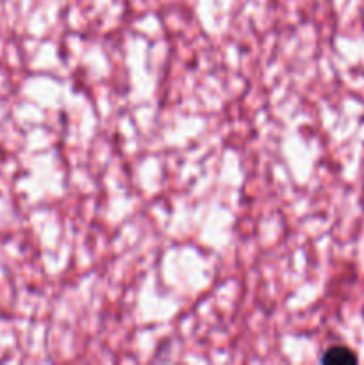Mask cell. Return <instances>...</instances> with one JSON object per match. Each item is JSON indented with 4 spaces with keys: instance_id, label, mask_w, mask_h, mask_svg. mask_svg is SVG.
I'll list each match as a JSON object with an SVG mask.
<instances>
[{
    "instance_id": "1",
    "label": "cell",
    "mask_w": 364,
    "mask_h": 365,
    "mask_svg": "<svg viewBox=\"0 0 364 365\" xmlns=\"http://www.w3.org/2000/svg\"><path fill=\"white\" fill-rule=\"evenodd\" d=\"M321 364H357L359 362V356L353 349H350L348 346L335 344L330 346L323 351V355L320 356Z\"/></svg>"
}]
</instances>
